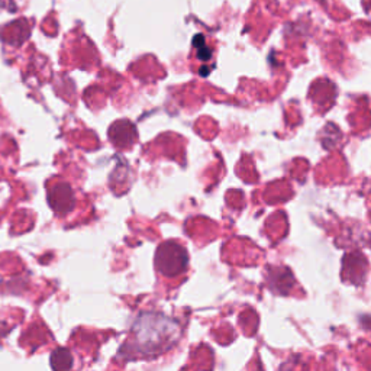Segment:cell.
<instances>
[{"mask_svg":"<svg viewBox=\"0 0 371 371\" xmlns=\"http://www.w3.org/2000/svg\"><path fill=\"white\" fill-rule=\"evenodd\" d=\"M189 254L177 242H164L156 255V266L159 271L167 277H173L188 269Z\"/></svg>","mask_w":371,"mask_h":371,"instance_id":"obj_2","label":"cell"},{"mask_svg":"<svg viewBox=\"0 0 371 371\" xmlns=\"http://www.w3.org/2000/svg\"><path fill=\"white\" fill-rule=\"evenodd\" d=\"M74 364L73 354L67 348H58L51 355V365L54 371H71Z\"/></svg>","mask_w":371,"mask_h":371,"instance_id":"obj_4","label":"cell"},{"mask_svg":"<svg viewBox=\"0 0 371 371\" xmlns=\"http://www.w3.org/2000/svg\"><path fill=\"white\" fill-rule=\"evenodd\" d=\"M210 55H212V51L209 48H205V45L203 46H200V48L197 50V58L200 60H210Z\"/></svg>","mask_w":371,"mask_h":371,"instance_id":"obj_5","label":"cell"},{"mask_svg":"<svg viewBox=\"0 0 371 371\" xmlns=\"http://www.w3.org/2000/svg\"><path fill=\"white\" fill-rule=\"evenodd\" d=\"M180 335L177 320L159 312H141L132 325V339L125 347L135 357H156L172 350Z\"/></svg>","mask_w":371,"mask_h":371,"instance_id":"obj_1","label":"cell"},{"mask_svg":"<svg viewBox=\"0 0 371 371\" xmlns=\"http://www.w3.org/2000/svg\"><path fill=\"white\" fill-rule=\"evenodd\" d=\"M50 205L58 213H67L74 208V193L69 184H58L50 192Z\"/></svg>","mask_w":371,"mask_h":371,"instance_id":"obj_3","label":"cell"},{"mask_svg":"<svg viewBox=\"0 0 371 371\" xmlns=\"http://www.w3.org/2000/svg\"><path fill=\"white\" fill-rule=\"evenodd\" d=\"M193 45L196 46V48H197V46L200 48V46H203V45H205V38H203L202 35H196V37L193 38Z\"/></svg>","mask_w":371,"mask_h":371,"instance_id":"obj_6","label":"cell"}]
</instances>
